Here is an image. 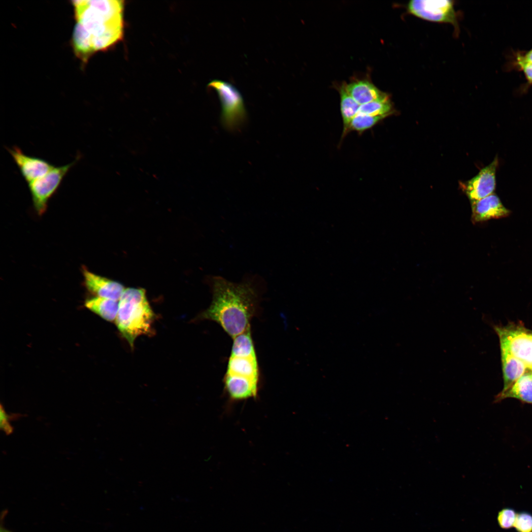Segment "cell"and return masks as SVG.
<instances>
[{
    "mask_svg": "<svg viewBox=\"0 0 532 532\" xmlns=\"http://www.w3.org/2000/svg\"><path fill=\"white\" fill-rule=\"evenodd\" d=\"M80 158L72 162L60 166H54L40 178L28 184L34 208L38 215L46 210L49 199L56 193L63 179Z\"/></svg>",
    "mask_w": 532,
    "mask_h": 532,
    "instance_id": "5",
    "label": "cell"
},
{
    "mask_svg": "<svg viewBox=\"0 0 532 532\" xmlns=\"http://www.w3.org/2000/svg\"><path fill=\"white\" fill-rule=\"evenodd\" d=\"M503 372L504 386L502 391L509 388L525 372L527 365L520 360L501 350Z\"/></svg>",
    "mask_w": 532,
    "mask_h": 532,
    "instance_id": "15",
    "label": "cell"
},
{
    "mask_svg": "<svg viewBox=\"0 0 532 532\" xmlns=\"http://www.w3.org/2000/svg\"><path fill=\"white\" fill-rule=\"evenodd\" d=\"M498 163V158L496 157L476 176L462 184L463 189L470 201L481 200L494 193L496 186V173Z\"/></svg>",
    "mask_w": 532,
    "mask_h": 532,
    "instance_id": "8",
    "label": "cell"
},
{
    "mask_svg": "<svg viewBox=\"0 0 532 532\" xmlns=\"http://www.w3.org/2000/svg\"><path fill=\"white\" fill-rule=\"evenodd\" d=\"M7 150L28 184L43 176L54 166L43 159L25 154L17 146Z\"/></svg>",
    "mask_w": 532,
    "mask_h": 532,
    "instance_id": "9",
    "label": "cell"
},
{
    "mask_svg": "<svg viewBox=\"0 0 532 532\" xmlns=\"http://www.w3.org/2000/svg\"><path fill=\"white\" fill-rule=\"evenodd\" d=\"M231 355L232 356H256L250 328L234 337Z\"/></svg>",
    "mask_w": 532,
    "mask_h": 532,
    "instance_id": "19",
    "label": "cell"
},
{
    "mask_svg": "<svg viewBox=\"0 0 532 532\" xmlns=\"http://www.w3.org/2000/svg\"><path fill=\"white\" fill-rule=\"evenodd\" d=\"M516 514L512 508H505L499 511L497 520L500 527L503 529H508L513 526Z\"/></svg>",
    "mask_w": 532,
    "mask_h": 532,
    "instance_id": "23",
    "label": "cell"
},
{
    "mask_svg": "<svg viewBox=\"0 0 532 532\" xmlns=\"http://www.w3.org/2000/svg\"><path fill=\"white\" fill-rule=\"evenodd\" d=\"M507 398H516L532 403V377L531 374L522 375L509 388L501 391L497 397L500 400Z\"/></svg>",
    "mask_w": 532,
    "mask_h": 532,
    "instance_id": "16",
    "label": "cell"
},
{
    "mask_svg": "<svg viewBox=\"0 0 532 532\" xmlns=\"http://www.w3.org/2000/svg\"><path fill=\"white\" fill-rule=\"evenodd\" d=\"M75 25L72 45L83 63L95 52L106 49L122 39L123 1L74 0Z\"/></svg>",
    "mask_w": 532,
    "mask_h": 532,
    "instance_id": "1",
    "label": "cell"
},
{
    "mask_svg": "<svg viewBox=\"0 0 532 532\" xmlns=\"http://www.w3.org/2000/svg\"><path fill=\"white\" fill-rule=\"evenodd\" d=\"M513 526L517 532H532V515L527 512L517 514Z\"/></svg>",
    "mask_w": 532,
    "mask_h": 532,
    "instance_id": "22",
    "label": "cell"
},
{
    "mask_svg": "<svg viewBox=\"0 0 532 532\" xmlns=\"http://www.w3.org/2000/svg\"><path fill=\"white\" fill-rule=\"evenodd\" d=\"M85 305L107 321H112L116 319L118 308L117 300L96 296L86 300Z\"/></svg>",
    "mask_w": 532,
    "mask_h": 532,
    "instance_id": "18",
    "label": "cell"
},
{
    "mask_svg": "<svg viewBox=\"0 0 532 532\" xmlns=\"http://www.w3.org/2000/svg\"><path fill=\"white\" fill-rule=\"evenodd\" d=\"M521 57L525 62L532 64V49L529 51L525 56H521Z\"/></svg>",
    "mask_w": 532,
    "mask_h": 532,
    "instance_id": "26",
    "label": "cell"
},
{
    "mask_svg": "<svg viewBox=\"0 0 532 532\" xmlns=\"http://www.w3.org/2000/svg\"><path fill=\"white\" fill-rule=\"evenodd\" d=\"M340 107L343 123L341 139L349 133V127L354 117L359 113L360 104L349 94L343 85L339 89Z\"/></svg>",
    "mask_w": 532,
    "mask_h": 532,
    "instance_id": "17",
    "label": "cell"
},
{
    "mask_svg": "<svg viewBox=\"0 0 532 532\" xmlns=\"http://www.w3.org/2000/svg\"><path fill=\"white\" fill-rule=\"evenodd\" d=\"M345 86L349 94L360 105L389 99L386 93L367 80L355 81Z\"/></svg>",
    "mask_w": 532,
    "mask_h": 532,
    "instance_id": "13",
    "label": "cell"
},
{
    "mask_svg": "<svg viewBox=\"0 0 532 532\" xmlns=\"http://www.w3.org/2000/svg\"><path fill=\"white\" fill-rule=\"evenodd\" d=\"M517 63L524 71L529 81L532 83V64L525 62L521 55L517 57Z\"/></svg>",
    "mask_w": 532,
    "mask_h": 532,
    "instance_id": "25",
    "label": "cell"
},
{
    "mask_svg": "<svg viewBox=\"0 0 532 532\" xmlns=\"http://www.w3.org/2000/svg\"><path fill=\"white\" fill-rule=\"evenodd\" d=\"M84 282L87 290L97 297L119 300L125 288L120 283L94 273L83 267Z\"/></svg>",
    "mask_w": 532,
    "mask_h": 532,
    "instance_id": "10",
    "label": "cell"
},
{
    "mask_svg": "<svg viewBox=\"0 0 532 532\" xmlns=\"http://www.w3.org/2000/svg\"><path fill=\"white\" fill-rule=\"evenodd\" d=\"M208 86L213 88L218 94L222 107L221 121L224 126L229 130L239 129L246 118L241 93L231 83L221 80H213Z\"/></svg>",
    "mask_w": 532,
    "mask_h": 532,
    "instance_id": "4",
    "label": "cell"
},
{
    "mask_svg": "<svg viewBox=\"0 0 532 532\" xmlns=\"http://www.w3.org/2000/svg\"><path fill=\"white\" fill-rule=\"evenodd\" d=\"M501 350L523 361L532 370V333L519 327H496Z\"/></svg>",
    "mask_w": 532,
    "mask_h": 532,
    "instance_id": "6",
    "label": "cell"
},
{
    "mask_svg": "<svg viewBox=\"0 0 532 532\" xmlns=\"http://www.w3.org/2000/svg\"><path fill=\"white\" fill-rule=\"evenodd\" d=\"M226 373L259 382V371L257 356H230Z\"/></svg>",
    "mask_w": 532,
    "mask_h": 532,
    "instance_id": "14",
    "label": "cell"
},
{
    "mask_svg": "<svg viewBox=\"0 0 532 532\" xmlns=\"http://www.w3.org/2000/svg\"><path fill=\"white\" fill-rule=\"evenodd\" d=\"M392 105L390 99L373 101L360 105L359 113L372 116L388 117L392 114Z\"/></svg>",
    "mask_w": 532,
    "mask_h": 532,
    "instance_id": "20",
    "label": "cell"
},
{
    "mask_svg": "<svg viewBox=\"0 0 532 532\" xmlns=\"http://www.w3.org/2000/svg\"><path fill=\"white\" fill-rule=\"evenodd\" d=\"M19 414H13L12 415L7 414L4 410V407L1 404L0 408V430H2L6 434L8 435L12 433L13 427L10 424L9 422L13 419H15L16 418H19Z\"/></svg>",
    "mask_w": 532,
    "mask_h": 532,
    "instance_id": "24",
    "label": "cell"
},
{
    "mask_svg": "<svg viewBox=\"0 0 532 532\" xmlns=\"http://www.w3.org/2000/svg\"><path fill=\"white\" fill-rule=\"evenodd\" d=\"M257 306V295L249 284L217 277L213 280L212 302L200 317L216 322L233 338L250 328Z\"/></svg>",
    "mask_w": 532,
    "mask_h": 532,
    "instance_id": "2",
    "label": "cell"
},
{
    "mask_svg": "<svg viewBox=\"0 0 532 532\" xmlns=\"http://www.w3.org/2000/svg\"><path fill=\"white\" fill-rule=\"evenodd\" d=\"M407 9L410 14L425 20L457 25L452 0H412Z\"/></svg>",
    "mask_w": 532,
    "mask_h": 532,
    "instance_id": "7",
    "label": "cell"
},
{
    "mask_svg": "<svg viewBox=\"0 0 532 532\" xmlns=\"http://www.w3.org/2000/svg\"><path fill=\"white\" fill-rule=\"evenodd\" d=\"M154 317L143 289H125L118 301L115 323L131 347L137 337L151 333Z\"/></svg>",
    "mask_w": 532,
    "mask_h": 532,
    "instance_id": "3",
    "label": "cell"
},
{
    "mask_svg": "<svg viewBox=\"0 0 532 532\" xmlns=\"http://www.w3.org/2000/svg\"><path fill=\"white\" fill-rule=\"evenodd\" d=\"M386 117L387 116H372L358 113L352 120L349 131H355L361 134L372 128Z\"/></svg>",
    "mask_w": 532,
    "mask_h": 532,
    "instance_id": "21",
    "label": "cell"
},
{
    "mask_svg": "<svg viewBox=\"0 0 532 532\" xmlns=\"http://www.w3.org/2000/svg\"><path fill=\"white\" fill-rule=\"evenodd\" d=\"M224 382L225 390L232 400H241L257 397L259 382L226 373Z\"/></svg>",
    "mask_w": 532,
    "mask_h": 532,
    "instance_id": "12",
    "label": "cell"
},
{
    "mask_svg": "<svg viewBox=\"0 0 532 532\" xmlns=\"http://www.w3.org/2000/svg\"><path fill=\"white\" fill-rule=\"evenodd\" d=\"M531 376H532V374H531Z\"/></svg>",
    "mask_w": 532,
    "mask_h": 532,
    "instance_id": "27",
    "label": "cell"
},
{
    "mask_svg": "<svg viewBox=\"0 0 532 532\" xmlns=\"http://www.w3.org/2000/svg\"><path fill=\"white\" fill-rule=\"evenodd\" d=\"M471 206L472 221L474 223L505 217L510 214V210L494 193L481 200L471 201Z\"/></svg>",
    "mask_w": 532,
    "mask_h": 532,
    "instance_id": "11",
    "label": "cell"
}]
</instances>
